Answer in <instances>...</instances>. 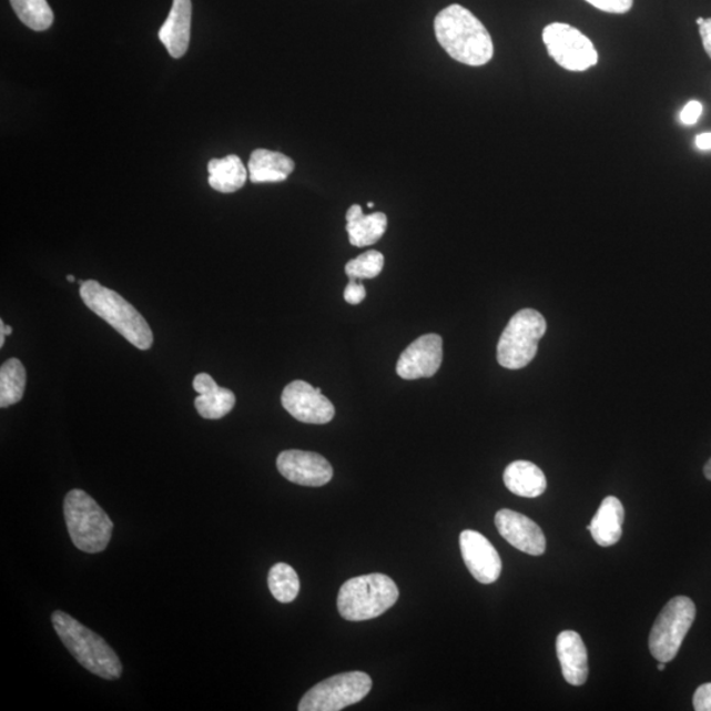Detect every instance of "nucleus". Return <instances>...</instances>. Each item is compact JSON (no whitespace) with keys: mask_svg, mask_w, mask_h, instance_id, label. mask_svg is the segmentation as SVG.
<instances>
[{"mask_svg":"<svg viewBox=\"0 0 711 711\" xmlns=\"http://www.w3.org/2000/svg\"><path fill=\"white\" fill-rule=\"evenodd\" d=\"M703 474H705V477L708 478V480L711 481V457L707 463L705 468H703Z\"/></svg>","mask_w":711,"mask_h":711,"instance_id":"72a5a7b5","label":"nucleus"},{"mask_svg":"<svg viewBox=\"0 0 711 711\" xmlns=\"http://www.w3.org/2000/svg\"><path fill=\"white\" fill-rule=\"evenodd\" d=\"M504 483L512 495L537 498L547 489V478L538 466L530 461H514L505 469Z\"/></svg>","mask_w":711,"mask_h":711,"instance_id":"6ab92c4d","label":"nucleus"},{"mask_svg":"<svg viewBox=\"0 0 711 711\" xmlns=\"http://www.w3.org/2000/svg\"><path fill=\"white\" fill-rule=\"evenodd\" d=\"M12 327L4 325L3 321H0V348L4 347L6 336L11 335Z\"/></svg>","mask_w":711,"mask_h":711,"instance_id":"473e14b6","label":"nucleus"},{"mask_svg":"<svg viewBox=\"0 0 711 711\" xmlns=\"http://www.w3.org/2000/svg\"><path fill=\"white\" fill-rule=\"evenodd\" d=\"M385 257L382 252L368 251L363 255L351 260L346 265V273L349 280H372L383 272Z\"/></svg>","mask_w":711,"mask_h":711,"instance_id":"a878e982","label":"nucleus"},{"mask_svg":"<svg viewBox=\"0 0 711 711\" xmlns=\"http://www.w3.org/2000/svg\"><path fill=\"white\" fill-rule=\"evenodd\" d=\"M346 217L349 243L357 248L376 244L387 228V216L384 213L364 215L358 204L348 210Z\"/></svg>","mask_w":711,"mask_h":711,"instance_id":"aec40b11","label":"nucleus"},{"mask_svg":"<svg viewBox=\"0 0 711 711\" xmlns=\"http://www.w3.org/2000/svg\"><path fill=\"white\" fill-rule=\"evenodd\" d=\"M624 520L623 505L617 497L609 496L603 499L600 509L591 519L588 530L596 544L601 547H611L622 538Z\"/></svg>","mask_w":711,"mask_h":711,"instance_id":"a211bd4d","label":"nucleus"},{"mask_svg":"<svg viewBox=\"0 0 711 711\" xmlns=\"http://www.w3.org/2000/svg\"><path fill=\"white\" fill-rule=\"evenodd\" d=\"M373 206H375V203L369 202V203H368V207H370V209H372Z\"/></svg>","mask_w":711,"mask_h":711,"instance_id":"4c0bfd02","label":"nucleus"},{"mask_svg":"<svg viewBox=\"0 0 711 711\" xmlns=\"http://www.w3.org/2000/svg\"><path fill=\"white\" fill-rule=\"evenodd\" d=\"M267 586L274 598L281 603H291L297 598L301 589L297 572L285 562L273 566L267 576Z\"/></svg>","mask_w":711,"mask_h":711,"instance_id":"b1692460","label":"nucleus"},{"mask_svg":"<svg viewBox=\"0 0 711 711\" xmlns=\"http://www.w3.org/2000/svg\"><path fill=\"white\" fill-rule=\"evenodd\" d=\"M544 41L548 54L558 65L570 72H586L598 62L593 42L577 28L552 23L545 28Z\"/></svg>","mask_w":711,"mask_h":711,"instance_id":"1a4fd4ad","label":"nucleus"},{"mask_svg":"<svg viewBox=\"0 0 711 711\" xmlns=\"http://www.w3.org/2000/svg\"><path fill=\"white\" fill-rule=\"evenodd\" d=\"M695 145L701 151H711V132L700 133V135L695 138Z\"/></svg>","mask_w":711,"mask_h":711,"instance_id":"2f4dec72","label":"nucleus"},{"mask_svg":"<svg viewBox=\"0 0 711 711\" xmlns=\"http://www.w3.org/2000/svg\"><path fill=\"white\" fill-rule=\"evenodd\" d=\"M658 670L659 671H664L666 670V663H661V661H659Z\"/></svg>","mask_w":711,"mask_h":711,"instance_id":"f704fd0d","label":"nucleus"},{"mask_svg":"<svg viewBox=\"0 0 711 711\" xmlns=\"http://www.w3.org/2000/svg\"><path fill=\"white\" fill-rule=\"evenodd\" d=\"M398 597L399 590L389 576H358L344 582L337 596V610L347 621H369L393 608Z\"/></svg>","mask_w":711,"mask_h":711,"instance_id":"20e7f679","label":"nucleus"},{"mask_svg":"<svg viewBox=\"0 0 711 711\" xmlns=\"http://www.w3.org/2000/svg\"><path fill=\"white\" fill-rule=\"evenodd\" d=\"M63 516L70 538L80 551L98 553L108 548L114 524L87 491L73 489L68 492L63 501Z\"/></svg>","mask_w":711,"mask_h":711,"instance_id":"39448f33","label":"nucleus"},{"mask_svg":"<svg viewBox=\"0 0 711 711\" xmlns=\"http://www.w3.org/2000/svg\"><path fill=\"white\" fill-rule=\"evenodd\" d=\"M13 11L33 31H45L53 24L54 16L47 0H10Z\"/></svg>","mask_w":711,"mask_h":711,"instance_id":"393cba45","label":"nucleus"},{"mask_svg":"<svg viewBox=\"0 0 711 711\" xmlns=\"http://www.w3.org/2000/svg\"><path fill=\"white\" fill-rule=\"evenodd\" d=\"M27 373L19 358H10L0 368V407L20 403L24 396Z\"/></svg>","mask_w":711,"mask_h":711,"instance_id":"5701e85b","label":"nucleus"},{"mask_svg":"<svg viewBox=\"0 0 711 711\" xmlns=\"http://www.w3.org/2000/svg\"><path fill=\"white\" fill-rule=\"evenodd\" d=\"M209 183L216 192L231 194L241 190L248 179V172L241 158L230 154L224 159H214L209 163Z\"/></svg>","mask_w":711,"mask_h":711,"instance_id":"4be33fe9","label":"nucleus"},{"mask_svg":"<svg viewBox=\"0 0 711 711\" xmlns=\"http://www.w3.org/2000/svg\"><path fill=\"white\" fill-rule=\"evenodd\" d=\"M193 387L200 394L194 403L196 412L204 419H222L235 407V393L217 385L207 373L196 375Z\"/></svg>","mask_w":711,"mask_h":711,"instance_id":"f3484780","label":"nucleus"},{"mask_svg":"<svg viewBox=\"0 0 711 711\" xmlns=\"http://www.w3.org/2000/svg\"><path fill=\"white\" fill-rule=\"evenodd\" d=\"M192 13V0H173L172 10L160 28L159 38L173 59H181L187 52Z\"/></svg>","mask_w":711,"mask_h":711,"instance_id":"dca6fc26","label":"nucleus"},{"mask_svg":"<svg viewBox=\"0 0 711 711\" xmlns=\"http://www.w3.org/2000/svg\"><path fill=\"white\" fill-rule=\"evenodd\" d=\"M281 403L293 418L309 425H326L335 417V407L323 396L319 387L306 382L288 384L281 396Z\"/></svg>","mask_w":711,"mask_h":711,"instance_id":"9d476101","label":"nucleus"},{"mask_svg":"<svg viewBox=\"0 0 711 711\" xmlns=\"http://www.w3.org/2000/svg\"><path fill=\"white\" fill-rule=\"evenodd\" d=\"M694 619L695 605L691 598L684 596L672 598L652 626L649 640L652 657L666 664L678 657Z\"/></svg>","mask_w":711,"mask_h":711,"instance_id":"0eeeda50","label":"nucleus"},{"mask_svg":"<svg viewBox=\"0 0 711 711\" xmlns=\"http://www.w3.org/2000/svg\"><path fill=\"white\" fill-rule=\"evenodd\" d=\"M52 623L62 643L89 672L104 680L121 678L122 661L101 636L61 610L53 612Z\"/></svg>","mask_w":711,"mask_h":711,"instance_id":"f03ea898","label":"nucleus"},{"mask_svg":"<svg viewBox=\"0 0 711 711\" xmlns=\"http://www.w3.org/2000/svg\"><path fill=\"white\" fill-rule=\"evenodd\" d=\"M556 651L561 666L562 676L568 684L581 687L589 676V661L586 644L579 632L562 631L556 639Z\"/></svg>","mask_w":711,"mask_h":711,"instance_id":"2eb2a0df","label":"nucleus"},{"mask_svg":"<svg viewBox=\"0 0 711 711\" xmlns=\"http://www.w3.org/2000/svg\"><path fill=\"white\" fill-rule=\"evenodd\" d=\"M496 526L501 537L527 555L540 556L546 552V537L540 527L529 517L509 509L496 514Z\"/></svg>","mask_w":711,"mask_h":711,"instance_id":"4468645a","label":"nucleus"},{"mask_svg":"<svg viewBox=\"0 0 711 711\" xmlns=\"http://www.w3.org/2000/svg\"><path fill=\"white\" fill-rule=\"evenodd\" d=\"M372 679L364 672H347L319 682L301 700L299 711H339L369 694Z\"/></svg>","mask_w":711,"mask_h":711,"instance_id":"6e6552de","label":"nucleus"},{"mask_svg":"<svg viewBox=\"0 0 711 711\" xmlns=\"http://www.w3.org/2000/svg\"><path fill=\"white\" fill-rule=\"evenodd\" d=\"M80 295L83 304L91 312L108 322L115 328L124 339L132 346L146 351L153 346V333L144 316L126 302L121 294L97 283V281H84L80 286Z\"/></svg>","mask_w":711,"mask_h":711,"instance_id":"7ed1b4c3","label":"nucleus"},{"mask_svg":"<svg viewBox=\"0 0 711 711\" xmlns=\"http://www.w3.org/2000/svg\"><path fill=\"white\" fill-rule=\"evenodd\" d=\"M700 34L703 48H705V52L711 59V18L705 19V21H703V24L700 26Z\"/></svg>","mask_w":711,"mask_h":711,"instance_id":"7c9ffc66","label":"nucleus"},{"mask_svg":"<svg viewBox=\"0 0 711 711\" xmlns=\"http://www.w3.org/2000/svg\"><path fill=\"white\" fill-rule=\"evenodd\" d=\"M547 323L537 309H520L509 322L497 347L499 365L506 369H522L537 356L538 343L545 336Z\"/></svg>","mask_w":711,"mask_h":711,"instance_id":"423d86ee","label":"nucleus"},{"mask_svg":"<svg viewBox=\"0 0 711 711\" xmlns=\"http://www.w3.org/2000/svg\"><path fill=\"white\" fill-rule=\"evenodd\" d=\"M703 21H705V19L699 18V19H697V24L701 26V24H703Z\"/></svg>","mask_w":711,"mask_h":711,"instance_id":"c9c22d12","label":"nucleus"},{"mask_svg":"<svg viewBox=\"0 0 711 711\" xmlns=\"http://www.w3.org/2000/svg\"><path fill=\"white\" fill-rule=\"evenodd\" d=\"M434 27L436 39L454 60L483 67L492 59L495 45L490 33L466 7L448 6L435 18Z\"/></svg>","mask_w":711,"mask_h":711,"instance_id":"f257e3e1","label":"nucleus"},{"mask_svg":"<svg viewBox=\"0 0 711 711\" xmlns=\"http://www.w3.org/2000/svg\"><path fill=\"white\" fill-rule=\"evenodd\" d=\"M67 278H68V281H70V283H74V281H75L74 276H68Z\"/></svg>","mask_w":711,"mask_h":711,"instance_id":"e433bc0d","label":"nucleus"},{"mask_svg":"<svg viewBox=\"0 0 711 711\" xmlns=\"http://www.w3.org/2000/svg\"><path fill=\"white\" fill-rule=\"evenodd\" d=\"M443 339L439 335L427 334L418 337L400 355L397 375L404 379L429 378L440 369Z\"/></svg>","mask_w":711,"mask_h":711,"instance_id":"f8f14e48","label":"nucleus"},{"mask_svg":"<svg viewBox=\"0 0 711 711\" xmlns=\"http://www.w3.org/2000/svg\"><path fill=\"white\" fill-rule=\"evenodd\" d=\"M596 9L609 13H626L632 9L633 0H587Z\"/></svg>","mask_w":711,"mask_h":711,"instance_id":"bb28decb","label":"nucleus"},{"mask_svg":"<svg viewBox=\"0 0 711 711\" xmlns=\"http://www.w3.org/2000/svg\"><path fill=\"white\" fill-rule=\"evenodd\" d=\"M277 469L286 480L302 487H323L333 480L334 469L319 454L288 449L277 457Z\"/></svg>","mask_w":711,"mask_h":711,"instance_id":"9b49d317","label":"nucleus"},{"mask_svg":"<svg viewBox=\"0 0 711 711\" xmlns=\"http://www.w3.org/2000/svg\"><path fill=\"white\" fill-rule=\"evenodd\" d=\"M365 298V286L356 280H349V284L347 285L346 291H344V299H346L347 304L360 305Z\"/></svg>","mask_w":711,"mask_h":711,"instance_id":"cd10ccee","label":"nucleus"},{"mask_svg":"<svg viewBox=\"0 0 711 711\" xmlns=\"http://www.w3.org/2000/svg\"><path fill=\"white\" fill-rule=\"evenodd\" d=\"M294 167V161L283 153L256 150L248 163L250 180L253 183L284 182Z\"/></svg>","mask_w":711,"mask_h":711,"instance_id":"412c9836","label":"nucleus"},{"mask_svg":"<svg viewBox=\"0 0 711 711\" xmlns=\"http://www.w3.org/2000/svg\"><path fill=\"white\" fill-rule=\"evenodd\" d=\"M702 104L699 101L689 102L684 110L681 111V122L687 125L695 124L702 115Z\"/></svg>","mask_w":711,"mask_h":711,"instance_id":"c756f323","label":"nucleus"},{"mask_svg":"<svg viewBox=\"0 0 711 711\" xmlns=\"http://www.w3.org/2000/svg\"><path fill=\"white\" fill-rule=\"evenodd\" d=\"M695 711H711V682L702 684L693 695Z\"/></svg>","mask_w":711,"mask_h":711,"instance_id":"c85d7f7f","label":"nucleus"},{"mask_svg":"<svg viewBox=\"0 0 711 711\" xmlns=\"http://www.w3.org/2000/svg\"><path fill=\"white\" fill-rule=\"evenodd\" d=\"M460 549L464 562L478 582L492 583L502 572V560L497 549L483 534L466 530L460 535Z\"/></svg>","mask_w":711,"mask_h":711,"instance_id":"ddd939ff","label":"nucleus"}]
</instances>
